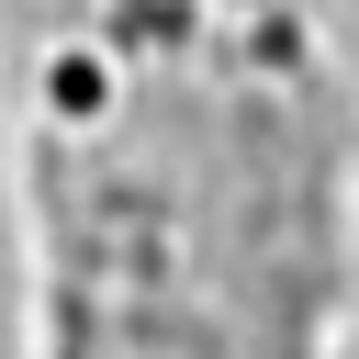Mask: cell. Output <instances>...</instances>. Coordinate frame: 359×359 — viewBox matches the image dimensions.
<instances>
[{
    "label": "cell",
    "instance_id": "1",
    "mask_svg": "<svg viewBox=\"0 0 359 359\" xmlns=\"http://www.w3.org/2000/svg\"><path fill=\"white\" fill-rule=\"evenodd\" d=\"M22 359H337L359 101L325 0H0Z\"/></svg>",
    "mask_w": 359,
    "mask_h": 359
}]
</instances>
